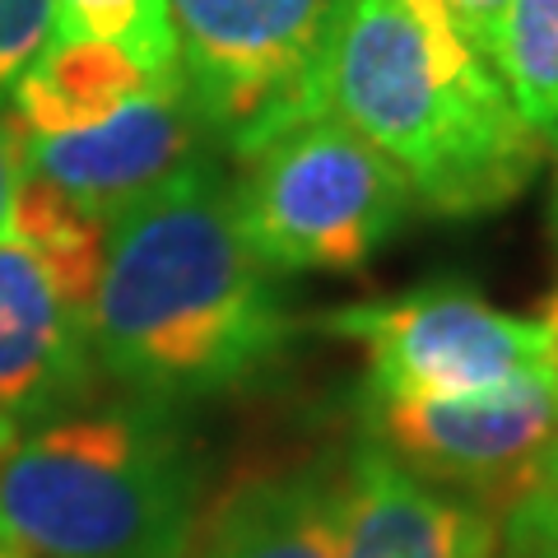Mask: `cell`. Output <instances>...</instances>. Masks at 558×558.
I'll return each mask as SVG.
<instances>
[{"label": "cell", "instance_id": "cell-18", "mask_svg": "<svg viewBox=\"0 0 558 558\" xmlns=\"http://www.w3.org/2000/svg\"><path fill=\"white\" fill-rule=\"evenodd\" d=\"M24 178V154H20V126L10 121V112H0V238L10 233L14 196H20Z\"/></svg>", "mask_w": 558, "mask_h": 558}, {"label": "cell", "instance_id": "cell-10", "mask_svg": "<svg viewBox=\"0 0 558 558\" xmlns=\"http://www.w3.org/2000/svg\"><path fill=\"white\" fill-rule=\"evenodd\" d=\"M340 558H498V517L359 442L336 480Z\"/></svg>", "mask_w": 558, "mask_h": 558}, {"label": "cell", "instance_id": "cell-23", "mask_svg": "<svg viewBox=\"0 0 558 558\" xmlns=\"http://www.w3.org/2000/svg\"><path fill=\"white\" fill-rule=\"evenodd\" d=\"M554 223H558V186H554Z\"/></svg>", "mask_w": 558, "mask_h": 558}, {"label": "cell", "instance_id": "cell-16", "mask_svg": "<svg viewBox=\"0 0 558 558\" xmlns=\"http://www.w3.org/2000/svg\"><path fill=\"white\" fill-rule=\"evenodd\" d=\"M51 43V0H0V98Z\"/></svg>", "mask_w": 558, "mask_h": 558}, {"label": "cell", "instance_id": "cell-20", "mask_svg": "<svg viewBox=\"0 0 558 558\" xmlns=\"http://www.w3.org/2000/svg\"><path fill=\"white\" fill-rule=\"evenodd\" d=\"M0 558H24V554H20V545H14V539H10L5 531H0Z\"/></svg>", "mask_w": 558, "mask_h": 558}, {"label": "cell", "instance_id": "cell-21", "mask_svg": "<svg viewBox=\"0 0 558 558\" xmlns=\"http://www.w3.org/2000/svg\"><path fill=\"white\" fill-rule=\"evenodd\" d=\"M10 438H14V428H10V424H0V447H5Z\"/></svg>", "mask_w": 558, "mask_h": 558}, {"label": "cell", "instance_id": "cell-6", "mask_svg": "<svg viewBox=\"0 0 558 558\" xmlns=\"http://www.w3.org/2000/svg\"><path fill=\"white\" fill-rule=\"evenodd\" d=\"M330 336L363 344L368 391L381 400H461L545 373V326L470 284H424L387 303L326 312Z\"/></svg>", "mask_w": 558, "mask_h": 558}, {"label": "cell", "instance_id": "cell-13", "mask_svg": "<svg viewBox=\"0 0 558 558\" xmlns=\"http://www.w3.org/2000/svg\"><path fill=\"white\" fill-rule=\"evenodd\" d=\"M494 65L531 135L539 145H558V0H512Z\"/></svg>", "mask_w": 558, "mask_h": 558}, {"label": "cell", "instance_id": "cell-11", "mask_svg": "<svg viewBox=\"0 0 558 558\" xmlns=\"http://www.w3.org/2000/svg\"><path fill=\"white\" fill-rule=\"evenodd\" d=\"M186 558H340L336 480L289 470L238 484L196 526Z\"/></svg>", "mask_w": 558, "mask_h": 558}, {"label": "cell", "instance_id": "cell-5", "mask_svg": "<svg viewBox=\"0 0 558 558\" xmlns=\"http://www.w3.org/2000/svg\"><path fill=\"white\" fill-rule=\"evenodd\" d=\"M182 89L205 135L242 159L326 112V51L340 0H168Z\"/></svg>", "mask_w": 558, "mask_h": 558}, {"label": "cell", "instance_id": "cell-3", "mask_svg": "<svg viewBox=\"0 0 558 558\" xmlns=\"http://www.w3.org/2000/svg\"><path fill=\"white\" fill-rule=\"evenodd\" d=\"M201 465L178 410H65L0 447V531L24 558H186Z\"/></svg>", "mask_w": 558, "mask_h": 558}, {"label": "cell", "instance_id": "cell-15", "mask_svg": "<svg viewBox=\"0 0 558 558\" xmlns=\"http://www.w3.org/2000/svg\"><path fill=\"white\" fill-rule=\"evenodd\" d=\"M498 558H558V475H545L502 512Z\"/></svg>", "mask_w": 558, "mask_h": 558}, {"label": "cell", "instance_id": "cell-12", "mask_svg": "<svg viewBox=\"0 0 558 558\" xmlns=\"http://www.w3.org/2000/svg\"><path fill=\"white\" fill-rule=\"evenodd\" d=\"M149 75L126 51L94 38H51L10 89V121L20 135H75L102 126L135 94L149 89Z\"/></svg>", "mask_w": 558, "mask_h": 558}, {"label": "cell", "instance_id": "cell-19", "mask_svg": "<svg viewBox=\"0 0 558 558\" xmlns=\"http://www.w3.org/2000/svg\"><path fill=\"white\" fill-rule=\"evenodd\" d=\"M539 326H545V373H549V387L558 396V293L539 307Z\"/></svg>", "mask_w": 558, "mask_h": 558}, {"label": "cell", "instance_id": "cell-9", "mask_svg": "<svg viewBox=\"0 0 558 558\" xmlns=\"http://www.w3.org/2000/svg\"><path fill=\"white\" fill-rule=\"evenodd\" d=\"M209 149L182 84H149L102 126L75 135H20L24 172L65 191L75 205L108 223L172 172Z\"/></svg>", "mask_w": 558, "mask_h": 558}, {"label": "cell", "instance_id": "cell-14", "mask_svg": "<svg viewBox=\"0 0 558 558\" xmlns=\"http://www.w3.org/2000/svg\"><path fill=\"white\" fill-rule=\"evenodd\" d=\"M51 38L112 43L154 84H182L168 0H51Z\"/></svg>", "mask_w": 558, "mask_h": 558}, {"label": "cell", "instance_id": "cell-22", "mask_svg": "<svg viewBox=\"0 0 558 558\" xmlns=\"http://www.w3.org/2000/svg\"><path fill=\"white\" fill-rule=\"evenodd\" d=\"M549 475H558V451H554V461H549Z\"/></svg>", "mask_w": 558, "mask_h": 558}, {"label": "cell", "instance_id": "cell-17", "mask_svg": "<svg viewBox=\"0 0 558 558\" xmlns=\"http://www.w3.org/2000/svg\"><path fill=\"white\" fill-rule=\"evenodd\" d=\"M447 14L457 20L461 38L480 51V57L494 65V47H498V28H502V14H508L512 0H442Z\"/></svg>", "mask_w": 558, "mask_h": 558}, {"label": "cell", "instance_id": "cell-4", "mask_svg": "<svg viewBox=\"0 0 558 558\" xmlns=\"http://www.w3.org/2000/svg\"><path fill=\"white\" fill-rule=\"evenodd\" d=\"M238 168V233L275 275L363 270L414 209L396 163L330 112L260 140Z\"/></svg>", "mask_w": 558, "mask_h": 558}, {"label": "cell", "instance_id": "cell-7", "mask_svg": "<svg viewBox=\"0 0 558 558\" xmlns=\"http://www.w3.org/2000/svg\"><path fill=\"white\" fill-rule=\"evenodd\" d=\"M359 418L363 442L381 447L418 480L480 502L498 521L549 475L558 451V396L549 373L461 400L363 396Z\"/></svg>", "mask_w": 558, "mask_h": 558}, {"label": "cell", "instance_id": "cell-8", "mask_svg": "<svg viewBox=\"0 0 558 558\" xmlns=\"http://www.w3.org/2000/svg\"><path fill=\"white\" fill-rule=\"evenodd\" d=\"M89 312L94 289L24 238H0V424L20 433L80 410L98 373Z\"/></svg>", "mask_w": 558, "mask_h": 558}, {"label": "cell", "instance_id": "cell-2", "mask_svg": "<svg viewBox=\"0 0 558 558\" xmlns=\"http://www.w3.org/2000/svg\"><path fill=\"white\" fill-rule=\"evenodd\" d=\"M326 112L387 154L414 201L447 219L512 205L539 168V140L442 0H340Z\"/></svg>", "mask_w": 558, "mask_h": 558}, {"label": "cell", "instance_id": "cell-1", "mask_svg": "<svg viewBox=\"0 0 558 558\" xmlns=\"http://www.w3.org/2000/svg\"><path fill=\"white\" fill-rule=\"evenodd\" d=\"M89 326L98 368L159 410L247 391L284 359L293 317L209 149L108 219Z\"/></svg>", "mask_w": 558, "mask_h": 558}]
</instances>
